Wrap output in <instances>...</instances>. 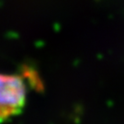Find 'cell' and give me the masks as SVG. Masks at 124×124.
<instances>
[{"label": "cell", "mask_w": 124, "mask_h": 124, "mask_svg": "<svg viewBox=\"0 0 124 124\" xmlns=\"http://www.w3.org/2000/svg\"><path fill=\"white\" fill-rule=\"evenodd\" d=\"M27 85L20 75L0 74V120L19 114L27 101Z\"/></svg>", "instance_id": "6da1fadb"}]
</instances>
